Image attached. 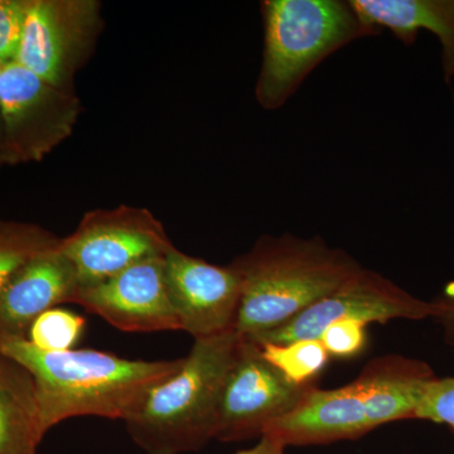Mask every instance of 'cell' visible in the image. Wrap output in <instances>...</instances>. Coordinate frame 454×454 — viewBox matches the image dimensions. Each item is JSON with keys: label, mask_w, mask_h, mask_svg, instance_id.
Returning a JSON list of instances; mask_svg holds the SVG:
<instances>
[{"label": "cell", "mask_w": 454, "mask_h": 454, "mask_svg": "<svg viewBox=\"0 0 454 454\" xmlns=\"http://www.w3.org/2000/svg\"><path fill=\"white\" fill-rule=\"evenodd\" d=\"M370 430L372 427L365 393L356 379L336 389L313 387L300 404L269 424L262 434L270 435L288 447L355 439Z\"/></svg>", "instance_id": "cell-12"}, {"label": "cell", "mask_w": 454, "mask_h": 454, "mask_svg": "<svg viewBox=\"0 0 454 454\" xmlns=\"http://www.w3.org/2000/svg\"><path fill=\"white\" fill-rule=\"evenodd\" d=\"M366 325L354 319L334 322L325 328L319 340L330 357L352 358L365 348Z\"/></svg>", "instance_id": "cell-21"}, {"label": "cell", "mask_w": 454, "mask_h": 454, "mask_svg": "<svg viewBox=\"0 0 454 454\" xmlns=\"http://www.w3.org/2000/svg\"><path fill=\"white\" fill-rule=\"evenodd\" d=\"M258 345V343H256ZM262 357L276 367L286 380L301 387L313 381L327 366L330 355L319 340L258 345Z\"/></svg>", "instance_id": "cell-17"}, {"label": "cell", "mask_w": 454, "mask_h": 454, "mask_svg": "<svg viewBox=\"0 0 454 454\" xmlns=\"http://www.w3.org/2000/svg\"><path fill=\"white\" fill-rule=\"evenodd\" d=\"M59 240L43 227L0 220V291L26 262Z\"/></svg>", "instance_id": "cell-18"}, {"label": "cell", "mask_w": 454, "mask_h": 454, "mask_svg": "<svg viewBox=\"0 0 454 454\" xmlns=\"http://www.w3.org/2000/svg\"><path fill=\"white\" fill-rule=\"evenodd\" d=\"M434 373L413 358L387 356L372 361L357 380L365 393L372 429L396 420L415 419Z\"/></svg>", "instance_id": "cell-15"}, {"label": "cell", "mask_w": 454, "mask_h": 454, "mask_svg": "<svg viewBox=\"0 0 454 454\" xmlns=\"http://www.w3.org/2000/svg\"><path fill=\"white\" fill-rule=\"evenodd\" d=\"M312 387L286 380L262 357L255 342L241 337L221 394L215 439L238 442L262 435L269 424L300 404Z\"/></svg>", "instance_id": "cell-9"}, {"label": "cell", "mask_w": 454, "mask_h": 454, "mask_svg": "<svg viewBox=\"0 0 454 454\" xmlns=\"http://www.w3.org/2000/svg\"><path fill=\"white\" fill-rule=\"evenodd\" d=\"M83 331L85 319L82 316L67 309H52L33 322L26 339L42 351L65 352L74 349Z\"/></svg>", "instance_id": "cell-19"}, {"label": "cell", "mask_w": 454, "mask_h": 454, "mask_svg": "<svg viewBox=\"0 0 454 454\" xmlns=\"http://www.w3.org/2000/svg\"><path fill=\"white\" fill-rule=\"evenodd\" d=\"M77 289L74 269L59 243L38 254L0 291V339H26L42 313L73 301Z\"/></svg>", "instance_id": "cell-13"}, {"label": "cell", "mask_w": 454, "mask_h": 454, "mask_svg": "<svg viewBox=\"0 0 454 454\" xmlns=\"http://www.w3.org/2000/svg\"><path fill=\"white\" fill-rule=\"evenodd\" d=\"M28 3L29 0H0V66L17 59Z\"/></svg>", "instance_id": "cell-20"}, {"label": "cell", "mask_w": 454, "mask_h": 454, "mask_svg": "<svg viewBox=\"0 0 454 454\" xmlns=\"http://www.w3.org/2000/svg\"><path fill=\"white\" fill-rule=\"evenodd\" d=\"M0 354L31 373L43 434L76 417L121 419L158 382L178 369L177 360H129L98 349L47 352L27 339H0Z\"/></svg>", "instance_id": "cell-1"}, {"label": "cell", "mask_w": 454, "mask_h": 454, "mask_svg": "<svg viewBox=\"0 0 454 454\" xmlns=\"http://www.w3.org/2000/svg\"><path fill=\"white\" fill-rule=\"evenodd\" d=\"M433 317V301L414 297L387 278L363 268L337 291L293 317L291 321L250 340L262 345L319 340L328 325L346 319L369 325L387 324L394 319L422 321Z\"/></svg>", "instance_id": "cell-7"}, {"label": "cell", "mask_w": 454, "mask_h": 454, "mask_svg": "<svg viewBox=\"0 0 454 454\" xmlns=\"http://www.w3.org/2000/svg\"><path fill=\"white\" fill-rule=\"evenodd\" d=\"M231 265L241 286L234 331L249 340L291 321L364 268L319 236L294 235L262 236Z\"/></svg>", "instance_id": "cell-2"}, {"label": "cell", "mask_w": 454, "mask_h": 454, "mask_svg": "<svg viewBox=\"0 0 454 454\" xmlns=\"http://www.w3.org/2000/svg\"><path fill=\"white\" fill-rule=\"evenodd\" d=\"M73 303L124 333L179 331L167 282L166 255L143 260L109 279L82 286Z\"/></svg>", "instance_id": "cell-10"}, {"label": "cell", "mask_w": 454, "mask_h": 454, "mask_svg": "<svg viewBox=\"0 0 454 454\" xmlns=\"http://www.w3.org/2000/svg\"><path fill=\"white\" fill-rule=\"evenodd\" d=\"M286 448L278 439L262 434L255 446L239 450L234 454H286Z\"/></svg>", "instance_id": "cell-24"}, {"label": "cell", "mask_w": 454, "mask_h": 454, "mask_svg": "<svg viewBox=\"0 0 454 454\" xmlns=\"http://www.w3.org/2000/svg\"><path fill=\"white\" fill-rule=\"evenodd\" d=\"M100 5L89 0H29L16 62L43 82L70 90L100 25Z\"/></svg>", "instance_id": "cell-8"}, {"label": "cell", "mask_w": 454, "mask_h": 454, "mask_svg": "<svg viewBox=\"0 0 454 454\" xmlns=\"http://www.w3.org/2000/svg\"><path fill=\"white\" fill-rule=\"evenodd\" d=\"M260 9L264 46L255 95L265 110L286 106L317 66L369 37L349 0H265Z\"/></svg>", "instance_id": "cell-4"}, {"label": "cell", "mask_w": 454, "mask_h": 454, "mask_svg": "<svg viewBox=\"0 0 454 454\" xmlns=\"http://www.w3.org/2000/svg\"><path fill=\"white\" fill-rule=\"evenodd\" d=\"M172 247L151 212L129 206L89 212L73 234L59 240L79 288L109 279L143 260L167 255Z\"/></svg>", "instance_id": "cell-5"}, {"label": "cell", "mask_w": 454, "mask_h": 454, "mask_svg": "<svg viewBox=\"0 0 454 454\" xmlns=\"http://www.w3.org/2000/svg\"><path fill=\"white\" fill-rule=\"evenodd\" d=\"M367 35L387 29L405 46L427 31L441 43L444 82L454 79V0H349Z\"/></svg>", "instance_id": "cell-14"}, {"label": "cell", "mask_w": 454, "mask_h": 454, "mask_svg": "<svg viewBox=\"0 0 454 454\" xmlns=\"http://www.w3.org/2000/svg\"><path fill=\"white\" fill-rule=\"evenodd\" d=\"M432 301L434 304L433 318L443 325L447 340L454 345V283L448 286L443 293Z\"/></svg>", "instance_id": "cell-23"}, {"label": "cell", "mask_w": 454, "mask_h": 454, "mask_svg": "<svg viewBox=\"0 0 454 454\" xmlns=\"http://www.w3.org/2000/svg\"><path fill=\"white\" fill-rule=\"evenodd\" d=\"M166 274L179 331L199 340L234 330L241 286L232 265L210 264L175 247L166 255Z\"/></svg>", "instance_id": "cell-11"}, {"label": "cell", "mask_w": 454, "mask_h": 454, "mask_svg": "<svg viewBox=\"0 0 454 454\" xmlns=\"http://www.w3.org/2000/svg\"><path fill=\"white\" fill-rule=\"evenodd\" d=\"M240 343L234 330L195 340L178 369L143 396L124 423L146 454L193 452L215 438L221 394Z\"/></svg>", "instance_id": "cell-3"}, {"label": "cell", "mask_w": 454, "mask_h": 454, "mask_svg": "<svg viewBox=\"0 0 454 454\" xmlns=\"http://www.w3.org/2000/svg\"><path fill=\"white\" fill-rule=\"evenodd\" d=\"M415 419L444 424L454 430V376L429 382Z\"/></svg>", "instance_id": "cell-22"}, {"label": "cell", "mask_w": 454, "mask_h": 454, "mask_svg": "<svg viewBox=\"0 0 454 454\" xmlns=\"http://www.w3.org/2000/svg\"><path fill=\"white\" fill-rule=\"evenodd\" d=\"M7 166L40 162L73 134L80 100L43 82L18 62L0 71Z\"/></svg>", "instance_id": "cell-6"}, {"label": "cell", "mask_w": 454, "mask_h": 454, "mask_svg": "<svg viewBox=\"0 0 454 454\" xmlns=\"http://www.w3.org/2000/svg\"><path fill=\"white\" fill-rule=\"evenodd\" d=\"M3 66H0L2 71ZM7 166L5 162V136H4V121H3L2 101H0V168Z\"/></svg>", "instance_id": "cell-25"}, {"label": "cell", "mask_w": 454, "mask_h": 454, "mask_svg": "<svg viewBox=\"0 0 454 454\" xmlns=\"http://www.w3.org/2000/svg\"><path fill=\"white\" fill-rule=\"evenodd\" d=\"M43 437L31 373L0 354V454H35Z\"/></svg>", "instance_id": "cell-16"}]
</instances>
